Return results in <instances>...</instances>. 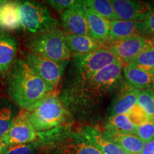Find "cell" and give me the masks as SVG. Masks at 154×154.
<instances>
[{"label":"cell","mask_w":154,"mask_h":154,"mask_svg":"<svg viewBox=\"0 0 154 154\" xmlns=\"http://www.w3.org/2000/svg\"><path fill=\"white\" fill-rule=\"evenodd\" d=\"M82 5L83 2L81 1L78 6L66 9L60 14L61 23L64 32L74 35H89Z\"/></svg>","instance_id":"cell-13"},{"label":"cell","mask_w":154,"mask_h":154,"mask_svg":"<svg viewBox=\"0 0 154 154\" xmlns=\"http://www.w3.org/2000/svg\"><path fill=\"white\" fill-rule=\"evenodd\" d=\"M123 76L125 83L136 89L142 91L154 89V74L139 68L131 63L123 65Z\"/></svg>","instance_id":"cell-17"},{"label":"cell","mask_w":154,"mask_h":154,"mask_svg":"<svg viewBox=\"0 0 154 154\" xmlns=\"http://www.w3.org/2000/svg\"><path fill=\"white\" fill-rule=\"evenodd\" d=\"M37 133L29 120L26 111H21L17 115L12 126L2 140L5 146L29 143L37 139Z\"/></svg>","instance_id":"cell-10"},{"label":"cell","mask_w":154,"mask_h":154,"mask_svg":"<svg viewBox=\"0 0 154 154\" xmlns=\"http://www.w3.org/2000/svg\"><path fill=\"white\" fill-rule=\"evenodd\" d=\"M63 36L72 57L87 54L106 45L89 35H74L63 32Z\"/></svg>","instance_id":"cell-19"},{"label":"cell","mask_w":154,"mask_h":154,"mask_svg":"<svg viewBox=\"0 0 154 154\" xmlns=\"http://www.w3.org/2000/svg\"><path fill=\"white\" fill-rule=\"evenodd\" d=\"M8 73L9 96L15 104L24 110L33 107L50 92L24 59H16Z\"/></svg>","instance_id":"cell-2"},{"label":"cell","mask_w":154,"mask_h":154,"mask_svg":"<svg viewBox=\"0 0 154 154\" xmlns=\"http://www.w3.org/2000/svg\"><path fill=\"white\" fill-rule=\"evenodd\" d=\"M137 104L143 109L150 121L154 123V89L148 88L140 91Z\"/></svg>","instance_id":"cell-25"},{"label":"cell","mask_w":154,"mask_h":154,"mask_svg":"<svg viewBox=\"0 0 154 154\" xmlns=\"http://www.w3.org/2000/svg\"><path fill=\"white\" fill-rule=\"evenodd\" d=\"M128 119L134 126H140L149 122L150 120L147 116L145 111L138 104L135 105L131 110L127 113Z\"/></svg>","instance_id":"cell-28"},{"label":"cell","mask_w":154,"mask_h":154,"mask_svg":"<svg viewBox=\"0 0 154 154\" xmlns=\"http://www.w3.org/2000/svg\"><path fill=\"white\" fill-rule=\"evenodd\" d=\"M139 154H154V139L146 142Z\"/></svg>","instance_id":"cell-32"},{"label":"cell","mask_w":154,"mask_h":154,"mask_svg":"<svg viewBox=\"0 0 154 154\" xmlns=\"http://www.w3.org/2000/svg\"><path fill=\"white\" fill-rule=\"evenodd\" d=\"M40 144L32 142L29 143L5 146L2 154H37Z\"/></svg>","instance_id":"cell-27"},{"label":"cell","mask_w":154,"mask_h":154,"mask_svg":"<svg viewBox=\"0 0 154 154\" xmlns=\"http://www.w3.org/2000/svg\"><path fill=\"white\" fill-rule=\"evenodd\" d=\"M24 59L48 86L50 91L57 89L67 65L54 61L37 54L27 51Z\"/></svg>","instance_id":"cell-8"},{"label":"cell","mask_w":154,"mask_h":154,"mask_svg":"<svg viewBox=\"0 0 154 154\" xmlns=\"http://www.w3.org/2000/svg\"><path fill=\"white\" fill-rule=\"evenodd\" d=\"M5 144H4L2 140L0 139V154H2V151L4 149V148H5Z\"/></svg>","instance_id":"cell-33"},{"label":"cell","mask_w":154,"mask_h":154,"mask_svg":"<svg viewBox=\"0 0 154 154\" xmlns=\"http://www.w3.org/2000/svg\"><path fill=\"white\" fill-rule=\"evenodd\" d=\"M6 2H7V0H0V11L2 9V7L5 5Z\"/></svg>","instance_id":"cell-34"},{"label":"cell","mask_w":154,"mask_h":154,"mask_svg":"<svg viewBox=\"0 0 154 154\" xmlns=\"http://www.w3.org/2000/svg\"><path fill=\"white\" fill-rule=\"evenodd\" d=\"M136 135L143 143L154 139V123L149 121L138 126Z\"/></svg>","instance_id":"cell-30"},{"label":"cell","mask_w":154,"mask_h":154,"mask_svg":"<svg viewBox=\"0 0 154 154\" xmlns=\"http://www.w3.org/2000/svg\"><path fill=\"white\" fill-rule=\"evenodd\" d=\"M119 59L106 45L84 55L72 56L65 84H72L90 78Z\"/></svg>","instance_id":"cell-4"},{"label":"cell","mask_w":154,"mask_h":154,"mask_svg":"<svg viewBox=\"0 0 154 154\" xmlns=\"http://www.w3.org/2000/svg\"><path fill=\"white\" fill-rule=\"evenodd\" d=\"M36 132H48L69 122L72 115L67 111L57 89L50 91L38 103L26 110Z\"/></svg>","instance_id":"cell-3"},{"label":"cell","mask_w":154,"mask_h":154,"mask_svg":"<svg viewBox=\"0 0 154 154\" xmlns=\"http://www.w3.org/2000/svg\"><path fill=\"white\" fill-rule=\"evenodd\" d=\"M101 132L108 139L130 154H139L145 143L136 134H124L107 128H103Z\"/></svg>","instance_id":"cell-20"},{"label":"cell","mask_w":154,"mask_h":154,"mask_svg":"<svg viewBox=\"0 0 154 154\" xmlns=\"http://www.w3.org/2000/svg\"><path fill=\"white\" fill-rule=\"evenodd\" d=\"M58 12L62 13L69 9L74 8L81 3L79 0H48L44 2Z\"/></svg>","instance_id":"cell-29"},{"label":"cell","mask_w":154,"mask_h":154,"mask_svg":"<svg viewBox=\"0 0 154 154\" xmlns=\"http://www.w3.org/2000/svg\"><path fill=\"white\" fill-rule=\"evenodd\" d=\"M83 3L86 7L92 9L107 20H118L112 4L109 0H86L83 1Z\"/></svg>","instance_id":"cell-24"},{"label":"cell","mask_w":154,"mask_h":154,"mask_svg":"<svg viewBox=\"0 0 154 154\" xmlns=\"http://www.w3.org/2000/svg\"><path fill=\"white\" fill-rule=\"evenodd\" d=\"M19 6V2L7 1L0 11V30L8 32L21 27Z\"/></svg>","instance_id":"cell-21"},{"label":"cell","mask_w":154,"mask_h":154,"mask_svg":"<svg viewBox=\"0 0 154 154\" xmlns=\"http://www.w3.org/2000/svg\"><path fill=\"white\" fill-rule=\"evenodd\" d=\"M45 146L49 154H103L80 134L63 126L48 136Z\"/></svg>","instance_id":"cell-6"},{"label":"cell","mask_w":154,"mask_h":154,"mask_svg":"<svg viewBox=\"0 0 154 154\" xmlns=\"http://www.w3.org/2000/svg\"><path fill=\"white\" fill-rule=\"evenodd\" d=\"M104 128L124 134H136L138 127L131 122L127 113H123L109 117Z\"/></svg>","instance_id":"cell-23"},{"label":"cell","mask_w":154,"mask_h":154,"mask_svg":"<svg viewBox=\"0 0 154 154\" xmlns=\"http://www.w3.org/2000/svg\"><path fill=\"white\" fill-rule=\"evenodd\" d=\"M146 36L154 38V11L143 21Z\"/></svg>","instance_id":"cell-31"},{"label":"cell","mask_w":154,"mask_h":154,"mask_svg":"<svg viewBox=\"0 0 154 154\" xmlns=\"http://www.w3.org/2000/svg\"><path fill=\"white\" fill-rule=\"evenodd\" d=\"M82 10L87 22L89 36L101 43L107 44L109 43L110 32V21L86 7L84 3L82 5Z\"/></svg>","instance_id":"cell-16"},{"label":"cell","mask_w":154,"mask_h":154,"mask_svg":"<svg viewBox=\"0 0 154 154\" xmlns=\"http://www.w3.org/2000/svg\"><path fill=\"white\" fill-rule=\"evenodd\" d=\"M137 36H146L145 26L143 22L119 19L110 21L109 43Z\"/></svg>","instance_id":"cell-14"},{"label":"cell","mask_w":154,"mask_h":154,"mask_svg":"<svg viewBox=\"0 0 154 154\" xmlns=\"http://www.w3.org/2000/svg\"><path fill=\"white\" fill-rule=\"evenodd\" d=\"M26 45L28 51L37 54L56 62L68 65L72 54L61 29H54L32 35Z\"/></svg>","instance_id":"cell-5"},{"label":"cell","mask_w":154,"mask_h":154,"mask_svg":"<svg viewBox=\"0 0 154 154\" xmlns=\"http://www.w3.org/2000/svg\"><path fill=\"white\" fill-rule=\"evenodd\" d=\"M140 91L124 82L116 91L113 99L108 109L109 117L127 113L138 101Z\"/></svg>","instance_id":"cell-12"},{"label":"cell","mask_w":154,"mask_h":154,"mask_svg":"<svg viewBox=\"0 0 154 154\" xmlns=\"http://www.w3.org/2000/svg\"><path fill=\"white\" fill-rule=\"evenodd\" d=\"M130 63L154 74V47L140 53Z\"/></svg>","instance_id":"cell-26"},{"label":"cell","mask_w":154,"mask_h":154,"mask_svg":"<svg viewBox=\"0 0 154 154\" xmlns=\"http://www.w3.org/2000/svg\"><path fill=\"white\" fill-rule=\"evenodd\" d=\"M18 43L9 32L0 30V74L10 70L16 61Z\"/></svg>","instance_id":"cell-18"},{"label":"cell","mask_w":154,"mask_h":154,"mask_svg":"<svg viewBox=\"0 0 154 154\" xmlns=\"http://www.w3.org/2000/svg\"><path fill=\"white\" fill-rule=\"evenodd\" d=\"M80 134L103 154H130L108 139L96 126H85L82 128Z\"/></svg>","instance_id":"cell-15"},{"label":"cell","mask_w":154,"mask_h":154,"mask_svg":"<svg viewBox=\"0 0 154 154\" xmlns=\"http://www.w3.org/2000/svg\"><path fill=\"white\" fill-rule=\"evenodd\" d=\"M110 51L123 65L130 63L145 50L154 47V38L145 36H133L106 44Z\"/></svg>","instance_id":"cell-9"},{"label":"cell","mask_w":154,"mask_h":154,"mask_svg":"<svg viewBox=\"0 0 154 154\" xmlns=\"http://www.w3.org/2000/svg\"><path fill=\"white\" fill-rule=\"evenodd\" d=\"M124 82L122 63L118 61L82 82L65 84L60 99L71 115L88 116Z\"/></svg>","instance_id":"cell-1"},{"label":"cell","mask_w":154,"mask_h":154,"mask_svg":"<svg viewBox=\"0 0 154 154\" xmlns=\"http://www.w3.org/2000/svg\"><path fill=\"white\" fill-rule=\"evenodd\" d=\"M19 11L21 27L32 35L59 28L58 21L44 4L34 1L19 2Z\"/></svg>","instance_id":"cell-7"},{"label":"cell","mask_w":154,"mask_h":154,"mask_svg":"<svg viewBox=\"0 0 154 154\" xmlns=\"http://www.w3.org/2000/svg\"><path fill=\"white\" fill-rule=\"evenodd\" d=\"M119 20L143 22L154 11V4L138 0H111Z\"/></svg>","instance_id":"cell-11"},{"label":"cell","mask_w":154,"mask_h":154,"mask_svg":"<svg viewBox=\"0 0 154 154\" xmlns=\"http://www.w3.org/2000/svg\"><path fill=\"white\" fill-rule=\"evenodd\" d=\"M17 114L16 107L10 102L3 101L0 103V139L12 126Z\"/></svg>","instance_id":"cell-22"}]
</instances>
